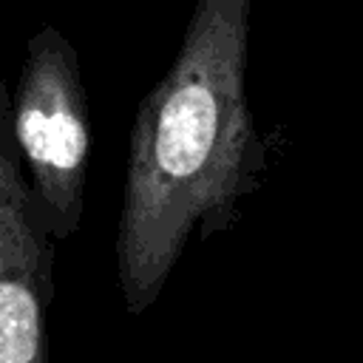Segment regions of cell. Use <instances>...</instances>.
<instances>
[{
    "mask_svg": "<svg viewBox=\"0 0 363 363\" xmlns=\"http://www.w3.org/2000/svg\"><path fill=\"white\" fill-rule=\"evenodd\" d=\"M54 244L51 224L23 173L11 96L0 85V363H51Z\"/></svg>",
    "mask_w": 363,
    "mask_h": 363,
    "instance_id": "3",
    "label": "cell"
},
{
    "mask_svg": "<svg viewBox=\"0 0 363 363\" xmlns=\"http://www.w3.org/2000/svg\"><path fill=\"white\" fill-rule=\"evenodd\" d=\"M11 130L54 238L74 235L85 210L91 122L77 51L54 26H43L26 45Z\"/></svg>",
    "mask_w": 363,
    "mask_h": 363,
    "instance_id": "2",
    "label": "cell"
},
{
    "mask_svg": "<svg viewBox=\"0 0 363 363\" xmlns=\"http://www.w3.org/2000/svg\"><path fill=\"white\" fill-rule=\"evenodd\" d=\"M250 9L252 0H196L173 65L136 111L113 235L130 318L159 301L190 235L230 230L255 187L264 159L247 99Z\"/></svg>",
    "mask_w": 363,
    "mask_h": 363,
    "instance_id": "1",
    "label": "cell"
}]
</instances>
